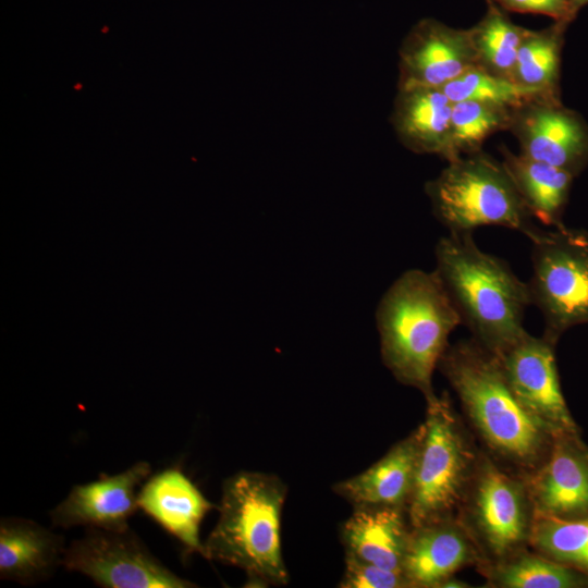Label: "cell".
Here are the masks:
<instances>
[{
    "label": "cell",
    "mask_w": 588,
    "mask_h": 588,
    "mask_svg": "<svg viewBox=\"0 0 588 588\" xmlns=\"http://www.w3.org/2000/svg\"><path fill=\"white\" fill-rule=\"evenodd\" d=\"M434 256V271L473 340L498 355L525 334L528 284L504 260L482 252L471 232L441 237Z\"/></svg>",
    "instance_id": "6da1fadb"
},
{
    "label": "cell",
    "mask_w": 588,
    "mask_h": 588,
    "mask_svg": "<svg viewBox=\"0 0 588 588\" xmlns=\"http://www.w3.org/2000/svg\"><path fill=\"white\" fill-rule=\"evenodd\" d=\"M376 321L384 366L426 401L433 397V371L450 334L462 324L436 271L412 269L401 274L380 299Z\"/></svg>",
    "instance_id": "7a4b0ae2"
},
{
    "label": "cell",
    "mask_w": 588,
    "mask_h": 588,
    "mask_svg": "<svg viewBox=\"0 0 588 588\" xmlns=\"http://www.w3.org/2000/svg\"><path fill=\"white\" fill-rule=\"evenodd\" d=\"M438 367L498 457L522 468L524 475L543 462L553 437L518 403L494 354L473 339L460 341L446 348Z\"/></svg>",
    "instance_id": "3957f363"
},
{
    "label": "cell",
    "mask_w": 588,
    "mask_h": 588,
    "mask_svg": "<svg viewBox=\"0 0 588 588\" xmlns=\"http://www.w3.org/2000/svg\"><path fill=\"white\" fill-rule=\"evenodd\" d=\"M286 493L272 474L238 471L226 478L205 558L244 569L249 584L286 585L280 528Z\"/></svg>",
    "instance_id": "277c9868"
},
{
    "label": "cell",
    "mask_w": 588,
    "mask_h": 588,
    "mask_svg": "<svg viewBox=\"0 0 588 588\" xmlns=\"http://www.w3.org/2000/svg\"><path fill=\"white\" fill-rule=\"evenodd\" d=\"M425 192L434 217L450 232L499 225L530 240L539 230L502 162L481 150L449 161Z\"/></svg>",
    "instance_id": "5b68a950"
},
{
    "label": "cell",
    "mask_w": 588,
    "mask_h": 588,
    "mask_svg": "<svg viewBox=\"0 0 588 588\" xmlns=\"http://www.w3.org/2000/svg\"><path fill=\"white\" fill-rule=\"evenodd\" d=\"M426 417L406 514L412 527L456 518L479 455L448 394L426 401Z\"/></svg>",
    "instance_id": "8992f818"
},
{
    "label": "cell",
    "mask_w": 588,
    "mask_h": 588,
    "mask_svg": "<svg viewBox=\"0 0 588 588\" xmlns=\"http://www.w3.org/2000/svg\"><path fill=\"white\" fill-rule=\"evenodd\" d=\"M530 242V303L543 316V335L556 343L571 327L588 322V232L560 224L539 229Z\"/></svg>",
    "instance_id": "52a82bcc"
},
{
    "label": "cell",
    "mask_w": 588,
    "mask_h": 588,
    "mask_svg": "<svg viewBox=\"0 0 588 588\" xmlns=\"http://www.w3.org/2000/svg\"><path fill=\"white\" fill-rule=\"evenodd\" d=\"M534 515L524 477L509 474L489 455L480 454L456 518L475 541L485 564L525 549Z\"/></svg>",
    "instance_id": "ba28073f"
},
{
    "label": "cell",
    "mask_w": 588,
    "mask_h": 588,
    "mask_svg": "<svg viewBox=\"0 0 588 588\" xmlns=\"http://www.w3.org/2000/svg\"><path fill=\"white\" fill-rule=\"evenodd\" d=\"M62 566L106 588L197 586L162 564L130 527L122 530L86 528L81 538L65 548Z\"/></svg>",
    "instance_id": "9c48e42d"
},
{
    "label": "cell",
    "mask_w": 588,
    "mask_h": 588,
    "mask_svg": "<svg viewBox=\"0 0 588 588\" xmlns=\"http://www.w3.org/2000/svg\"><path fill=\"white\" fill-rule=\"evenodd\" d=\"M555 344L544 335L537 338L526 331L495 355L518 403L553 438L577 432L560 387Z\"/></svg>",
    "instance_id": "30bf717a"
},
{
    "label": "cell",
    "mask_w": 588,
    "mask_h": 588,
    "mask_svg": "<svg viewBox=\"0 0 588 588\" xmlns=\"http://www.w3.org/2000/svg\"><path fill=\"white\" fill-rule=\"evenodd\" d=\"M509 131L522 154L573 175L588 161V128L558 98H538L512 110Z\"/></svg>",
    "instance_id": "8fae6325"
},
{
    "label": "cell",
    "mask_w": 588,
    "mask_h": 588,
    "mask_svg": "<svg viewBox=\"0 0 588 588\" xmlns=\"http://www.w3.org/2000/svg\"><path fill=\"white\" fill-rule=\"evenodd\" d=\"M523 477L535 514L588 518V446L577 432L554 437L543 462Z\"/></svg>",
    "instance_id": "7c38bea8"
},
{
    "label": "cell",
    "mask_w": 588,
    "mask_h": 588,
    "mask_svg": "<svg viewBox=\"0 0 588 588\" xmlns=\"http://www.w3.org/2000/svg\"><path fill=\"white\" fill-rule=\"evenodd\" d=\"M475 66L468 29L426 17L415 23L402 40L397 87H442Z\"/></svg>",
    "instance_id": "4fadbf2b"
},
{
    "label": "cell",
    "mask_w": 588,
    "mask_h": 588,
    "mask_svg": "<svg viewBox=\"0 0 588 588\" xmlns=\"http://www.w3.org/2000/svg\"><path fill=\"white\" fill-rule=\"evenodd\" d=\"M151 474L148 462L139 461L115 475H100L94 481L75 485L49 515L53 526L122 530L139 509L136 488Z\"/></svg>",
    "instance_id": "5bb4252c"
},
{
    "label": "cell",
    "mask_w": 588,
    "mask_h": 588,
    "mask_svg": "<svg viewBox=\"0 0 588 588\" xmlns=\"http://www.w3.org/2000/svg\"><path fill=\"white\" fill-rule=\"evenodd\" d=\"M469 565L480 567L485 560L457 518L412 527L402 568L411 588H439Z\"/></svg>",
    "instance_id": "9a60e30c"
},
{
    "label": "cell",
    "mask_w": 588,
    "mask_h": 588,
    "mask_svg": "<svg viewBox=\"0 0 588 588\" xmlns=\"http://www.w3.org/2000/svg\"><path fill=\"white\" fill-rule=\"evenodd\" d=\"M137 503L188 551L205 558L199 526L206 514L218 506L180 468H166L148 477L137 493Z\"/></svg>",
    "instance_id": "2e32d148"
},
{
    "label": "cell",
    "mask_w": 588,
    "mask_h": 588,
    "mask_svg": "<svg viewBox=\"0 0 588 588\" xmlns=\"http://www.w3.org/2000/svg\"><path fill=\"white\" fill-rule=\"evenodd\" d=\"M412 526L406 511L384 505H356L342 524L345 555L402 572Z\"/></svg>",
    "instance_id": "e0dca14e"
},
{
    "label": "cell",
    "mask_w": 588,
    "mask_h": 588,
    "mask_svg": "<svg viewBox=\"0 0 588 588\" xmlns=\"http://www.w3.org/2000/svg\"><path fill=\"white\" fill-rule=\"evenodd\" d=\"M422 424L395 443L369 468L336 482L333 491L356 505H384L406 511L413 489Z\"/></svg>",
    "instance_id": "ac0fdd59"
},
{
    "label": "cell",
    "mask_w": 588,
    "mask_h": 588,
    "mask_svg": "<svg viewBox=\"0 0 588 588\" xmlns=\"http://www.w3.org/2000/svg\"><path fill=\"white\" fill-rule=\"evenodd\" d=\"M63 536L35 520L8 516L0 520V577L21 585L50 578L63 564Z\"/></svg>",
    "instance_id": "d6986e66"
},
{
    "label": "cell",
    "mask_w": 588,
    "mask_h": 588,
    "mask_svg": "<svg viewBox=\"0 0 588 588\" xmlns=\"http://www.w3.org/2000/svg\"><path fill=\"white\" fill-rule=\"evenodd\" d=\"M452 107L441 87H397L390 120L405 148L448 160Z\"/></svg>",
    "instance_id": "ffe728a7"
},
{
    "label": "cell",
    "mask_w": 588,
    "mask_h": 588,
    "mask_svg": "<svg viewBox=\"0 0 588 588\" xmlns=\"http://www.w3.org/2000/svg\"><path fill=\"white\" fill-rule=\"evenodd\" d=\"M501 154L502 164L531 217L544 225L562 224L561 215L574 175L522 152L513 154L505 146L501 147Z\"/></svg>",
    "instance_id": "44dd1931"
},
{
    "label": "cell",
    "mask_w": 588,
    "mask_h": 588,
    "mask_svg": "<svg viewBox=\"0 0 588 588\" xmlns=\"http://www.w3.org/2000/svg\"><path fill=\"white\" fill-rule=\"evenodd\" d=\"M489 587L577 588L588 587V573L556 563L525 549L479 567Z\"/></svg>",
    "instance_id": "7402d4cb"
},
{
    "label": "cell",
    "mask_w": 588,
    "mask_h": 588,
    "mask_svg": "<svg viewBox=\"0 0 588 588\" xmlns=\"http://www.w3.org/2000/svg\"><path fill=\"white\" fill-rule=\"evenodd\" d=\"M488 1L482 19L468 28L476 64L487 73L512 79L518 49L529 29L514 24L502 8Z\"/></svg>",
    "instance_id": "603a6c76"
},
{
    "label": "cell",
    "mask_w": 588,
    "mask_h": 588,
    "mask_svg": "<svg viewBox=\"0 0 588 588\" xmlns=\"http://www.w3.org/2000/svg\"><path fill=\"white\" fill-rule=\"evenodd\" d=\"M566 22L542 30L529 29L517 53L512 79L527 87L558 96L560 56Z\"/></svg>",
    "instance_id": "cb8c5ba5"
},
{
    "label": "cell",
    "mask_w": 588,
    "mask_h": 588,
    "mask_svg": "<svg viewBox=\"0 0 588 588\" xmlns=\"http://www.w3.org/2000/svg\"><path fill=\"white\" fill-rule=\"evenodd\" d=\"M528 544L556 563L588 573V518L535 514Z\"/></svg>",
    "instance_id": "d4e9b609"
},
{
    "label": "cell",
    "mask_w": 588,
    "mask_h": 588,
    "mask_svg": "<svg viewBox=\"0 0 588 588\" xmlns=\"http://www.w3.org/2000/svg\"><path fill=\"white\" fill-rule=\"evenodd\" d=\"M512 110L476 100L454 101L448 162L481 150L493 133L509 130Z\"/></svg>",
    "instance_id": "484cf974"
},
{
    "label": "cell",
    "mask_w": 588,
    "mask_h": 588,
    "mask_svg": "<svg viewBox=\"0 0 588 588\" xmlns=\"http://www.w3.org/2000/svg\"><path fill=\"white\" fill-rule=\"evenodd\" d=\"M451 101L476 100L514 110L538 98H558L475 66L441 87Z\"/></svg>",
    "instance_id": "4316f807"
},
{
    "label": "cell",
    "mask_w": 588,
    "mask_h": 588,
    "mask_svg": "<svg viewBox=\"0 0 588 588\" xmlns=\"http://www.w3.org/2000/svg\"><path fill=\"white\" fill-rule=\"evenodd\" d=\"M341 588H411L404 574L345 555Z\"/></svg>",
    "instance_id": "83f0119b"
},
{
    "label": "cell",
    "mask_w": 588,
    "mask_h": 588,
    "mask_svg": "<svg viewBox=\"0 0 588 588\" xmlns=\"http://www.w3.org/2000/svg\"><path fill=\"white\" fill-rule=\"evenodd\" d=\"M500 8L519 13H536L550 16L555 22H569L576 11L572 0H491Z\"/></svg>",
    "instance_id": "f1b7e54d"
},
{
    "label": "cell",
    "mask_w": 588,
    "mask_h": 588,
    "mask_svg": "<svg viewBox=\"0 0 588 588\" xmlns=\"http://www.w3.org/2000/svg\"><path fill=\"white\" fill-rule=\"evenodd\" d=\"M469 587L468 584L461 581L458 579H455L453 576L445 579L439 588H465Z\"/></svg>",
    "instance_id": "f546056e"
},
{
    "label": "cell",
    "mask_w": 588,
    "mask_h": 588,
    "mask_svg": "<svg viewBox=\"0 0 588 588\" xmlns=\"http://www.w3.org/2000/svg\"><path fill=\"white\" fill-rule=\"evenodd\" d=\"M574 10L577 12L581 7L588 4V0H572Z\"/></svg>",
    "instance_id": "4dcf8cb0"
}]
</instances>
